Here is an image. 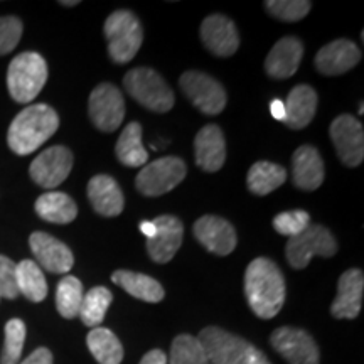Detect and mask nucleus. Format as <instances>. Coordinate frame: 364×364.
<instances>
[{
    "label": "nucleus",
    "mask_w": 364,
    "mask_h": 364,
    "mask_svg": "<svg viewBox=\"0 0 364 364\" xmlns=\"http://www.w3.org/2000/svg\"><path fill=\"white\" fill-rule=\"evenodd\" d=\"M245 295L248 306L260 318H273L285 302L284 273L270 258H257L245 272Z\"/></svg>",
    "instance_id": "f257e3e1"
},
{
    "label": "nucleus",
    "mask_w": 364,
    "mask_h": 364,
    "mask_svg": "<svg viewBox=\"0 0 364 364\" xmlns=\"http://www.w3.org/2000/svg\"><path fill=\"white\" fill-rule=\"evenodd\" d=\"M59 117L49 105L36 103L24 108L12 120L7 132V144L17 156H29L56 134Z\"/></svg>",
    "instance_id": "f03ea898"
},
{
    "label": "nucleus",
    "mask_w": 364,
    "mask_h": 364,
    "mask_svg": "<svg viewBox=\"0 0 364 364\" xmlns=\"http://www.w3.org/2000/svg\"><path fill=\"white\" fill-rule=\"evenodd\" d=\"M198 341L209 364H272L260 349L221 327H204Z\"/></svg>",
    "instance_id": "7ed1b4c3"
},
{
    "label": "nucleus",
    "mask_w": 364,
    "mask_h": 364,
    "mask_svg": "<svg viewBox=\"0 0 364 364\" xmlns=\"http://www.w3.org/2000/svg\"><path fill=\"white\" fill-rule=\"evenodd\" d=\"M48 81V65L39 53H21L9 65L7 88L14 102L31 103Z\"/></svg>",
    "instance_id": "20e7f679"
},
{
    "label": "nucleus",
    "mask_w": 364,
    "mask_h": 364,
    "mask_svg": "<svg viewBox=\"0 0 364 364\" xmlns=\"http://www.w3.org/2000/svg\"><path fill=\"white\" fill-rule=\"evenodd\" d=\"M127 93L154 113H167L174 107V93L166 80L150 68H134L125 75Z\"/></svg>",
    "instance_id": "39448f33"
},
{
    "label": "nucleus",
    "mask_w": 364,
    "mask_h": 364,
    "mask_svg": "<svg viewBox=\"0 0 364 364\" xmlns=\"http://www.w3.org/2000/svg\"><path fill=\"white\" fill-rule=\"evenodd\" d=\"M105 36L108 41V53L113 63L127 65L139 53L144 41L140 21L130 11H115L105 22Z\"/></svg>",
    "instance_id": "423d86ee"
},
{
    "label": "nucleus",
    "mask_w": 364,
    "mask_h": 364,
    "mask_svg": "<svg viewBox=\"0 0 364 364\" xmlns=\"http://www.w3.org/2000/svg\"><path fill=\"white\" fill-rule=\"evenodd\" d=\"M336 253H338V241L326 226L321 225H311L300 235L289 238L285 248L287 262L295 270L306 268L316 255L329 258Z\"/></svg>",
    "instance_id": "0eeeda50"
},
{
    "label": "nucleus",
    "mask_w": 364,
    "mask_h": 364,
    "mask_svg": "<svg viewBox=\"0 0 364 364\" xmlns=\"http://www.w3.org/2000/svg\"><path fill=\"white\" fill-rule=\"evenodd\" d=\"M186 164L179 157H162L142 167L135 179V186L140 194L157 198L169 193L184 181Z\"/></svg>",
    "instance_id": "6e6552de"
},
{
    "label": "nucleus",
    "mask_w": 364,
    "mask_h": 364,
    "mask_svg": "<svg viewBox=\"0 0 364 364\" xmlns=\"http://www.w3.org/2000/svg\"><path fill=\"white\" fill-rule=\"evenodd\" d=\"M179 86L189 102L204 115H220L226 107V91L220 81L201 71H186Z\"/></svg>",
    "instance_id": "1a4fd4ad"
},
{
    "label": "nucleus",
    "mask_w": 364,
    "mask_h": 364,
    "mask_svg": "<svg viewBox=\"0 0 364 364\" xmlns=\"http://www.w3.org/2000/svg\"><path fill=\"white\" fill-rule=\"evenodd\" d=\"M88 113L100 132L110 134L122 125L125 117V102L122 91L110 83H102L91 91Z\"/></svg>",
    "instance_id": "9d476101"
},
{
    "label": "nucleus",
    "mask_w": 364,
    "mask_h": 364,
    "mask_svg": "<svg viewBox=\"0 0 364 364\" xmlns=\"http://www.w3.org/2000/svg\"><path fill=\"white\" fill-rule=\"evenodd\" d=\"M277 353L289 364H318L321 354L316 341L307 331L297 327H279L270 336Z\"/></svg>",
    "instance_id": "9b49d317"
},
{
    "label": "nucleus",
    "mask_w": 364,
    "mask_h": 364,
    "mask_svg": "<svg viewBox=\"0 0 364 364\" xmlns=\"http://www.w3.org/2000/svg\"><path fill=\"white\" fill-rule=\"evenodd\" d=\"M339 161L348 167H358L364 159V130L356 117L339 115L329 127Z\"/></svg>",
    "instance_id": "f8f14e48"
},
{
    "label": "nucleus",
    "mask_w": 364,
    "mask_h": 364,
    "mask_svg": "<svg viewBox=\"0 0 364 364\" xmlns=\"http://www.w3.org/2000/svg\"><path fill=\"white\" fill-rule=\"evenodd\" d=\"M73 169V154L65 145H53L34 159L29 167L31 179L44 189H54L66 181Z\"/></svg>",
    "instance_id": "ddd939ff"
},
{
    "label": "nucleus",
    "mask_w": 364,
    "mask_h": 364,
    "mask_svg": "<svg viewBox=\"0 0 364 364\" xmlns=\"http://www.w3.org/2000/svg\"><path fill=\"white\" fill-rule=\"evenodd\" d=\"M194 236L208 252L226 257L236 248L238 238L230 221L220 216H203L194 223Z\"/></svg>",
    "instance_id": "4468645a"
},
{
    "label": "nucleus",
    "mask_w": 364,
    "mask_h": 364,
    "mask_svg": "<svg viewBox=\"0 0 364 364\" xmlns=\"http://www.w3.org/2000/svg\"><path fill=\"white\" fill-rule=\"evenodd\" d=\"M31 252L34 253L38 265L51 273H68L75 265L71 250L54 236L36 231L29 236Z\"/></svg>",
    "instance_id": "2eb2a0df"
},
{
    "label": "nucleus",
    "mask_w": 364,
    "mask_h": 364,
    "mask_svg": "<svg viewBox=\"0 0 364 364\" xmlns=\"http://www.w3.org/2000/svg\"><path fill=\"white\" fill-rule=\"evenodd\" d=\"M157 233L147 240V252L156 263H167L176 257L184 238V226L177 216L162 215L154 220Z\"/></svg>",
    "instance_id": "dca6fc26"
},
{
    "label": "nucleus",
    "mask_w": 364,
    "mask_h": 364,
    "mask_svg": "<svg viewBox=\"0 0 364 364\" xmlns=\"http://www.w3.org/2000/svg\"><path fill=\"white\" fill-rule=\"evenodd\" d=\"M201 39L208 51L220 58L233 56L240 46V36L233 21L221 14H213L203 21Z\"/></svg>",
    "instance_id": "f3484780"
},
{
    "label": "nucleus",
    "mask_w": 364,
    "mask_h": 364,
    "mask_svg": "<svg viewBox=\"0 0 364 364\" xmlns=\"http://www.w3.org/2000/svg\"><path fill=\"white\" fill-rule=\"evenodd\" d=\"M361 61L358 44L349 39H336L326 44L316 56V68L324 76H339Z\"/></svg>",
    "instance_id": "a211bd4d"
},
{
    "label": "nucleus",
    "mask_w": 364,
    "mask_h": 364,
    "mask_svg": "<svg viewBox=\"0 0 364 364\" xmlns=\"http://www.w3.org/2000/svg\"><path fill=\"white\" fill-rule=\"evenodd\" d=\"M304 56V44L299 38L287 36L277 41L265 61L267 75L273 80H287L297 73Z\"/></svg>",
    "instance_id": "6ab92c4d"
},
{
    "label": "nucleus",
    "mask_w": 364,
    "mask_h": 364,
    "mask_svg": "<svg viewBox=\"0 0 364 364\" xmlns=\"http://www.w3.org/2000/svg\"><path fill=\"white\" fill-rule=\"evenodd\" d=\"M364 294V275L358 268L344 272L338 284V295L331 306L336 318H356L361 312Z\"/></svg>",
    "instance_id": "aec40b11"
},
{
    "label": "nucleus",
    "mask_w": 364,
    "mask_h": 364,
    "mask_svg": "<svg viewBox=\"0 0 364 364\" xmlns=\"http://www.w3.org/2000/svg\"><path fill=\"white\" fill-rule=\"evenodd\" d=\"M196 164L204 172H218L226 161V142L220 127H203L194 139Z\"/></svg>",
    "instance_id": "412c9836"
},
{
    "label": "nucleus",
    "mask_w": 364,
    "mask_h": 364,
    "mask_svg": "<svg viewBox=\"0 0 364 364\" xmlns=\"http://www.w3.org/2000/svg\"><path fill=\"white\" fill-rule=\"evenodd\" d=\"M326 167L321 154L312 145H302L292 157V179L295 188L302 191H316L322 186Z\"/></svg>",
    "instance_id": "4be33fe9"
},
{
    "label": "nucleus",
    "mask_w": 364,
    "mask_h": 364,
    "mask_svg": "<svg viewBox=\"0 0 364 364\" xmlns=\"http://www.w3.org/2000/svg\"><path fill=\"white\" fill-rule=\"evenodd\" d=\"M88 199L98 215L113 218L124 211L125 199L118 182L107 174L95 176L88 182Z\"/></svg>",
    "instance_id": "5701e85b"
},
{
    "label": "nucleus",
    "mask_w": 364,
    "mask_h": 364,
    "mask_svg": "<svg viewBox=\"0 0 364 364\" xmlns=\"http://www.w3.org/2000/svg\"><path fill=\"white\" fill-rule=\"evenodd\" d=\"M284 124L292 130L306 129L316 117L317 93L312 86L297 85L287 97Z\"/></svg>",
    "instance_id": "b1692460"
},
{
    "label": "nucleus",
    "mask_w": 364,
    "mask_h": 364,
    "mask_svg": "<svg viewBox=\"0 0 364 364\" xmlns=\"http://www.w3.org/2000/svg\"><path fill=\"white\" fill-rule=\"evenodd\" d=\"M112 282L130 294L132 297L144 300L149 304H157L164 299V287L152 277L144 275V273H135L129 270L113 272Z\"/></svg>",
    "instance_id": "393cba45"
},
{
    "label": "nucleus",
    "mask_w": 364,
    "mask_h": 364,
    "mask_svg": "<svg viewBox=\"0 0 364 364\" xmlns=\"http://www.w3.org/2000/svg\"><path fill=\"white\" fill-rule=\"evenodd\" d=\"M36 213L48 223L68 225L78 216V208L66 193H46L36 201Z\"/></svg>",
    "instance_id": "a878e982"
},
{
    "label": "nucleus",
    "mask_w": 364,
    "mask_h": 364,
    "mask_svg": "<svg viewBox=\"0 0 364 364\" xmlns=\"http://www.w3.org/2000/svg\"><path fill=\"white\" fill-rule=\"evenodd\" d=\"M115 154L127 167H142L149 161V154L142 142V127L136 122H132L118 136Z\"/></svg>",
    "instance_id": "bb28decb"
},
{
    "label": "nucleus",
    "mask_w": 364,
    "mask_h": 364,
    "mask_svg": "<svg viewBox=\"0 0 364 364\" xmlns=\"http://www.w3.org/2000/svg\"><path fill=\"white\" fill-rule=\"evenodd\" d=\"M86 344L100 364H120L124 359V346L107 327H95L86 338Z\"/></svg>",
    "instance_id": "cd10ccee"
},
{
    "label": "nucleus",
    "mask_w": 364,
    "mask_h": 364,
    "mask_svg": "<svg viewBox=\"0 0 364 364\" xmlns=\"http://www.w3.org/2000/svg\"><path fill=\"white\" fill-rule=\"evenodd\" d=\"M287 181V171L277 164L262 161L252 166L248 172L247 186L250 193L257 196H267L280 188Z\"/></svg>",
    "instance_id": "c85d7f7f"
},
{
    "label": "nucleus",
    "mask_w": 364,
    "mask_h": 364,
    "mask_svg": "<svg viewBox=\"0 0 364 364\" xmlns=\"http://www.w3.org/2000/svg\"><path fill=\"white\" fill-rule=\"evenodd\" d=\"M16 279L19 294L31 302H43L48 295V282L38 263L33 260H22L17 263Z\"/></svg>",
    "instance_id": "c756f323"
},
{
    "label": "nucleus",
    "mask_w": 364,
    "mask_h": 364,
    "mask_svg": "<svg viewBox=\"0 0 364 364\" xmlns=\"http://www.w3.org/2000/svg\"><path fill=\"white\" fill-rule=\"evenodd\" d=\"M113 295L107 287H93L83 295V302H81L78 317L81 318L85 326L98 327L103 322L105 314L110 307Z\"/></svg>",
    "instance_id": "7c9ffc66"
},
{
    "label": "nucleus",
    "mask_w": 364,
    "mask_h": 364,
    "mask_svg": "<svg viewBox=\"0 0 364 364\" xmlns=\"http://www.w3.org/2000/svg\"><path fill=\"white\" fill-rule=\"evenodd\" d=\"M83 295V284L76 277H63L56 289V309L61 317H78Z\"/></svg>",
    "instance_id": "2f4dec72"
},
{
    "label": "nucleus",
    "mask_w": 364,
    "mask_h": 364,
    "mask_svg": "<svg viewBox=\"0 0 364 364\" xmlns=\"http://www.w3.org/2000/svg\"><path fill=\"white\" fill-rule=\"evenodd\" d=\"M171 364H209L206 353L198 338L189 334H181L172 341Z\"/></svg>",
    "instance_id": "473e14b6"
},
{
    "label": "nucleus",
    "mask_w": 364,
    "mask_h": 364,
    "mask_svg": "<svg viewBox=\"0 0 364 364\" xmlns=\"http://www.w3.org/2000/svg\"><path fill=\"white\" fill-rule=\"evenodd\" d=\"M26 341V324L21 318H11L6 324V341L0 356V364H17Z\"/></svg>",
    "instance_id": "72a5a7b5"
},
{
    "label": "nucleus",
    "mask_w": 364,
    "mask_h": 364,
    "mask_svg": "<svg viewBox=\"0 0 364 364\" xmlns=\"http://www.w3.org/2000/svg\"><path fill=\"white\" fill-rule=\"evenodd\" d=\"M267 12L275 19L284 22H297L311 12L312 4L307 0H268L265 2Z\"/></svg>",
    "instance_id": "f704fd0d"
},
{
    "label": "nucleus",
    "mask_w": 364,
    "mask_h": 364,
    "mask_svg": "<svg viewBox=\"0 0 364 364\" xmlns=\"http://www.w3.org/2000/svg\"><path fill=\"white\" fill-rule=\"evenodd\" d=\"M309 226H311V216L302 209L280 213V215L273 218V230L284 236H290V238L300 235Z\"/></svg>",
    "instance_id": "c9c22d12"
},
{
    "label": "nucleus",
    "mask_w": 364,
    "mask_h": 364,
    "mask_svg": "<svg viewBox=\"0 0 364 364\" xmlns=\"http://www.w3.org/2000/svg\"><path fill=\"white\" fill-rule=\"evenodd\" d=\"M22 38V22L14 16L0 17V56L12 53Z\"/></svg>",
    "instance_id": "e433bc0d"
},
{
    "label": "nucleus",
    "mask_w": 364,
    "mask_h": 364,
    "mask_svg": "<svg viewBox=\"0 0 364 364\" xmlns=\"http://www.w3.org/2000/svg\"><path fill=\"white\" fill-rule=\"evenodd\" d=\"M17 263L0 255V299H16L19 295L16 279Z\"/></svg>",
    "instance_id": "4c0bfd02"
},
{
    "label": "nucleus",
    "mask_w": 364,
    "mask_h": 364,
    "mask_svg": "<svg viewBox=\"0 0 364 364\" xmlns=\"http://www.w3.org/2000/svg\"><path fill=\"white\" fill-rule=\"evenodd\" d=\"M21 364H53V354L48 348H38Z\"/></svg>",
    "instance_id": "58836bf2"
},
{
    "label": "nucleus",
    "mask_w": 364,
    "mask_h": 364,
    "mask_svg": "<svg viewBox=\"0 0 364 364\" xmlns=\"http://www.w3.org/2000/svg\"><path fill=\"white\" fill-rule=\"evenodd\" d=\"M139 364H167V356L161 349H152L145 354Z\"/></svg>",
    "instance_id": "ea45409f"
},
{
    "label": "nucleus",
    "mask_w": 364,
    "mask_h": 364,
    "mask_svg": "<svg viewBox=\"0 0 364 364\" xmlns=\"http://www.w3.org/2000/svg\"><path fill=\"white\" fill-rule=\"evenodd\" d=\"M270 112H272V117L275 118V120L284 122V118H285V105H284V102H282V100H279V98L273 100V102L270 103Z\"/></svg>",
    "instance_id": "a19ab883"
},
{
    "label": "nucleus",
    "mask_w": 364,
    "mask_h": 364,
    "mask_svg": "<svg viewBox=\"0 0 364 364\" xmlns=\"http://www.w3.org/2000/svg\"><path fill=\"white\" fill-rule=\"evenodd\" d=\"M139 228H140V231H142V233L147 236V240L154 238V236H156V233H157V228H156V225H154V221H140Z\"/></svg>",
    "instance_id": "79ce46f5"
},
{
    "label": "nucleus",
    "mask_w": 364,
    "mask_h": 364,
    "mask_svg": "<svg viewBox=\"0 0 364 364\" xmlns=\"http://www.w3.org/2000/svg\"><path fill=\"white\" fill-rule=\"evenodd\" d=\"M78 0H71V2H65V0H63L61 2V6H66V7H73V6H78Z\"/></svg>",
    "instance_id": "37998d69"
}]
</instances>
